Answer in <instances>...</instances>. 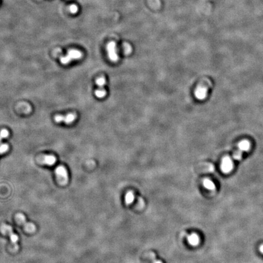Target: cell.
<instances>
[{"label":"cell","mask_w":263,"mask_h":263,"mask_svg":"<svg viewBox=\"0 0 263 263\" xmlns=\"http://www.w3.org/2000/svg\"><path fill=\"white\" fill-rule=\"evenodd\" d=\"M0 231H2V233L4 235H8L11 239V242L12 244L13 245V247L15 250H18V235L15 233L13 231V228L11 225L3 224L2 225L1 227H0Z\"/></svg>","instance_id":"6da1fadb"},{"label":"cell","mask_w":263,"mask_h":263,"mask_svg":"<svg viewBox=\"0 0 263 263\" xmlns=\"http://www.w3.org/2000/svg\"><path fill=\"white\" fill-rule=\"evenodd\" d=\"M82 57V53L76 49H71L70 50L67 54L65 56H62L60 57V62L62 65H68L72 61L75 60L81 59Z\"/></svg>","instance_id":"7a4b0ae2"},{"label":"cell","mask_w":263,"mask_h":263,"mask_svg":"<svg viewBox=\"0 0 263 263\" xmlns=\"http://www.w3.org/2000/svg\"><path fill=\"white\" fill-rule=\"evenodd\" d=\"M16 221L22 226L24 229L29 233H34L36 230L35 225L31 222H28L26 221L25 216L22 213H17L15 216Z\"/></svg>","instance_id":"3957f363"},{"label":"cell","mask_w":263,"mask_h":263,"mask_svg":"<svg viewBox=\"0 0 263 263\" xmlns=\"http://www.w3.org/2000/svg\"><path fill=\"white\" fill-rule=\"evenodd\" d=\"M58 182L62 185H67L68 182V171L63 166H58L55 171Z\"/></svg>","instance_id":"277c9868"},{"label":"cell","mask_w":263,"mask_h":263,"mask_svg":"<svg viewBox=\"0 0 263 263\" xmlns=\"http://www.w3.org/2000/svg\"><path fill=\"white\" fill-rule=\"evenodd\" d=\"M96 85L98 86V88L95 91V95L98 98H103L105 96L107 93L104 89V85L105 84V79L104 77H100L96 79Z\"/></svg>","instance_id":"5b68a950"},{"label":"cell","mask_w":263,"mask_h":263,"mask_svg":"<svg viewBox=\"0 0 263 263\" xmlns=\"http://www.w3.org/2000/svg\"><path fill=\"white\" fill-rule=\"evenodd\" d=\"M107 51L108 56L112 62H116L119 60L118 54L117 53L116 43L114 42H111L107 45Z\"/></svg>","instance_id":"8992f818"},{"label":"cell","mask_w":263,"mask_h":263,"mask_svg":"<svg viewBox=\"0 0 263 263\" xmlns=\"http://www.w3.org/2000/svg\"><path fill=\"white\" fill-rule=\"evenodd\" d=\"M77 118V115L75 113H69L66 115H56L54 117V120L56 122H65L67 124L73 122Z\"/></svg>","instance_id":"52a82bcc"},{"label":"cell","mask_w":263,"mask_h":263,"mask_svg":"<svg viewBox=\"0 0 263 263\" xmlns=\"http://www.w3.org/2000/svg\"><path fill=\"white\" fill-rule=\"evenodd\" d=\"M221 168L222 171L224 173H229L231 172L233 168V163L232 160L228 157H224L222 160Z\"/></svg>","instance_id":"ba28073f"},{"label":"cell","mask_w":263,"mask_h":263,"mask_svg":"<svg viewBox=\"0 0 263 263\" xmlns=\"http://www.w3.org/2000/svg\"><path fill=\"white\" fill-rule=\"evenodd\" d=\"M38 162L42 165L52 166L56 162V157L52 155H45L39 157Z\"/></svg>","instance_id":"9c48e42d"},{"label":"cell","mask_w":263,"mask_h":263,"mask_svg":"<svg viewBox=\"0 0 263 263\" xmlns=\"http://www.w3.org/2000/svg\"><path fill=\"white\" fill-rule=\"evenodd\" d=\"M194 95L197 99L204 100L207 96L208 89L204 86H199L195 90Z\"/></svg>","instance_id":"30bf717a"},{"label":"cell","mask_w":263,"mask_h":263,"mask_svg":"<svg viewBox=\"0 0 263 263\" xmlns=\"http://www.w3.org/2000/svg\"><path fill=\"white\" fill-rule=\"evenodd\" d=\"M250 147H251L250 143L248 140H244L241 141L238 144V151L241 152V153H242L243 152H247L248 151L250 150Z\"/></svg>","instance_id":"8fae6325"},{"label":"cell","mask_w":263,"mask_h":263,"mask_svg":"<svg viewBox=\"0 0 263 263\" xmlns=\"http://www.w3.org/2000/svg\"><path fill=\"white\" fill-rule=\"evenodd\" d=\"M188 241L190 245L192 246H195L199 244L200 239L198 235L195 233H192L188 236Z\"/></svg>","instance_id":"7c38bea8"},{"label":"cell","mask_w":263,"mask_h":263,"mask_svg":"<svg viewBox=\"0 0 263 263\" xmlns=\"http://www.w3.org/2000/svg\"><path fill=\"white\" fill-rule=\"evenodd\" d=\"M203 185L204 186L208 189V190H214L216 188V186L215 184L214 183V182L210 180V179H205L203 181Z\"/></svg>","instance_id":"4fadbf2b"},{"label":"cell","mask_w":263,"mask_h":263,"mask_svg":"<svg viewBox=\"0 0 263 263\" xmlns=\"http://www.w3.org/2000/svg\"><path fill=\"white\" fill-rule=\"evenodd\" d=\"M135 199V195L132 192H128L127 193L125 197V202L127 204L132 203Z\"/></svg>","instance_id":"5bb4252c"},{"label":"cell","mask_w":263,"mask_h":263,"mask_svg":"<svg viewBox=\"0 0 263 263\" xmlns=\"http://www.w3.org/2000/svg\"><path fill=\"white\" fill-rule=\"evenodd\" d=\"M9 135V131L6 129H3L0 132V143L2 142L3 139L6 138L8 137Z\"/></svg>","instance_id":"9a60e30c"},{"label":"cell","mask_w":263,"mask_h":263,"mask_svg":"<svg viewBox=\"0 0 263 263\" xmlns=\"http://www.w3.org/2000/svg\"><path fill=\"white\" fill-rule=\"evenodd\" d=\"M9 145L8 144H2L0 145V154H3L9 150Z\"/></svg>","instance_id":"2e32d148"},{"label":"cell","mask_w":263,"mask_h":263,"mask_svg":"<svg viewBox=\"0 0 263 263\" xmlns=\"http://www.w3.org/2000/svg\"><path fill=\"white\" fill-rule=\"evenodd\" d=\"M242 157V153H241V152L238 151V150L235 152V154H233V158L235 160L239 161L241 160Z\"/></svg>","instance_id":"e0dca14e"},{"label":"cell","mask_w":263,"mask_h":263,"mask_svg":"<svg viewBox=\"0 0 263 263\" xmlns=\"http://www.w3.org/2000/svg\"><path fill=\"white\" fill-rule=\"evenodd\" d=\"M70 11L72 14H76L78 11V7L76 5H72L70 7Z\"/></svg>","instance_id":"ac0fdd59"},{"label":"cell","mask_w":263,"mask_h":263,"mask_svg":"<svg viewBox=\"0 0 263 263\" xmlns=\"http://www.w3.org/2000/svg\"><path fill=\"white\" fill-rule=\"evenodd\" d=\"M259 251L263 254V244L260 246V247H259Z\"/></svg>","instance_id":"d6986e66"},{"label":"cell","mask_w":263,"mask_h":263,"mask_svg":"<svg viewBox=\"0 0 263 263\" xmlns=\"http://www.w3.org/2000/svg\"><path fill=\"white\" fill-rule=\"evenodd\" d=\"M154 263H163L161 261H158V260H156V261H155L154 262Z\"/></svg>","instance_id":"ffe728a7"}]
</instances>
